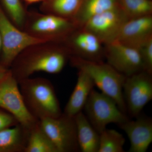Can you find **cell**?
Listing matches in <instances>:
<instances>
[{
	"instance_id": "cell-23",
	"label": "cell",
	"mask_w": 152,
	"mask_h": 152,
	"mask_svg": "<svg viewBox=\"0 0 152 152\" xmlns=\"http://www.w3.org/2000/svg\"><path fill=\"white\" fill-rule=\"evenodd\" d=\"M0 4L11 21L23 30L28 10L22 0H0Z\"/></svg>"
},
{
	"instance_id": "cell-21",
	"label": "cell",
	"mask_w": 152,
	"mask_h": 152,
	"mask_svg": "<svg viewBox=\"0 0 152 152\" xmlns=\"http://www.w3.org/2000/svg\"><path fill=\"white\" fill-rule=\"evenodd\" d=\"M125 141L124 137L118 132L106 128L100 133L98 152H124Z\"/></svg>"
},
{
	"instance_id": "cell-15",
	"label": "cell",
	"mask_w": 152,
	"mask_h": 152,
	"mask_svg": "<svg viewBox=\"0 0 152 152\" xmlns=\"http://www.w3.org/2000/svg\"><path fill=\"white\" fill-rule=\"evenodd\" d=\"M94 86L91 77L84 71L78 70L77 83L63 113L70 116L75 117L83 111Z\"/></svg>"
},
{
	"instance_id": "cell-8",
	"label": "cell",
	"mask_w": 152,
	"mask_h": 152,
	"mask_svg": "<svg viewBox=\"0 0 152 152\" xmlns=\"http://www.w3.org/2000/svg\"><path fill=\"white\" fill-rule=\"evenodd\" d=\"M127 115L135 118L152 99V75L142 71L126 77L123 86Z\"/></svg>"
},
{
	"instance_id": "cell-10",
	"label": "cell",
	"mask_w": 152,
	"mask_h": 152,
	"mask_svg": "<svg viewBox=\"0 0 152 152\" xmlns=\"http://www.w3.org/2000/svg\"><path fill=\"white\" fill-rule=\"evenodd\" d=\"M129 20L119 7L92 17L81 28L92 33L105 45L116 40L123 26Z\"/></svg>"
},
{
	"instance_id": "cell-27",
	"label": "cell",
	"mask_w": 152,
	"mask_h": 152,
	"mask_svg": "<svg viewBox=\"0 0 152 152\" xmlns=\"http://www.w3.org/2000/svg\"><path fill=\"white\" fill-rule=\"evenodd\" d=\"M24 2L25 5L26 6L38 3H42L45 0H22Z\"/></svg>"
},
{
	"instance_id": "cell-6",
	"label": "cell",
	"mask_w": 152,
	"mask_h": 152,
	"mask_svg": "<svg viewBox=\"0 0 152 152\" xmlns=\"http://www.w3.org/2000/svg\"><path fill=\"white\" fill-rule=\"evenodd\" d=\"M0 108L11 114L19 124L28 131L39 121L27 107L18 82L10 69L0 81Z\"/></svg>"
},
{
	"instance_id": "cell-18",
	"label": "cell",
	"mask_w": 152,
	"mask_h": 152,
	"mask_svg": "<svg viewBox=\"0 0 152 152\" xmlns=\"http://www.w3.org/2000/svg\"><path fill=\"white\" fill-rule=\"evenodd\" d=\"M119 7L118 0H83L72 20L78 27L81 28L92 17Z\"/></svg>"
},
{
	"instance_id": "cell-2",
	"label": "cell",
	"mask_w": 152,
	"mask_h": 152,
	"mask_svg": "<svg viewBox=\"0 0 152 152\" xmlns=\"http://www.w3.org/2000/svg\"><path fill=\"white\" fill-rule=\"evenodd\" d=\"M18 82L25 103L36 118H56L62 113L54 88L48 80L30 77Z\"/></svg>"
},
{
	"instance_id": "cell-4",
	"label": "cell",
	"mask_w": 152,
	"mask_h": 152,
	"mask_svg": "<svg viewBox=\"0 0 152 152\" xmlns=\"http://www.w3.org/2000/svg\"><path fill=\"white\" fill-rule=\"evenodd\" d=\"M77 28L72 19L41 12L28 10L23 30L37 39L62 43Z\"/></svg>"
},
{
	"instance_id": "cell-12",
	"label": "cell",
	"mask_w": 152,
	"mask_h": 152,
	"mask_svg": "<svg viewBox=\"0 0 152 152\" xmlns=\"http://www.w3.org/2000/svg\"><path fill=\"white\" fill-rule=\"evenodd\" d=\"M71 56L95 61L104 59V45L92 33L81 28L74 30L62 43Z\"/></svg>"
},
{
	"instance_id": "cell-16",
	"label": "cell",
	"mask_w": 152,
	"mask_h": 152,
	"mask_svg": "<svg viewBox=\"0 0 152 152\" xmlns=\"http://www.w3.org/2000/svg\"><path fill=\"white\" fill-rule=\"evenodd\" d=\"M74 118L80 151L82 152H98L100 134L93 127L83 111L76 115Z\"/></svg>"
},
{
	"instance_id": "cell-19",
	"label": "cell",
	"mask_w": 152,
	"mask_h": 152,
	"mask_svg": "<svg viewBox=\"0 0 152 152\" xmlns=\"http://www.w3.org/2000/svg\"><path fill=\"white\" fill-rule=\"evenodd\" d=\"M83 0H45L41 3L40 10L45 13L52 14L72 19L77 12Z\"/></svg>"
},
{
	"instance_id": "cell-1",
	"label": "cell",
	"mask_w": 152,
	"mask_h": 152,
	"mask_svg": "<svg viewBox=\"0 0 152 152\" xmlns=\"http://www.w3.org/2000/svg\"><path fill=\"white\" fill-rule=\"evenodd\" d=\"M70 53L62 43L43 42L27 47L15 58L10 70L18 82L39 72L59 73Z\"/></svg>"
},
{
	"instance_id": "cell-25",
	"label": "cell",
	"mask_w": 152,
	"mask_h": 152,
	"mask_svg": "<svg viewBox=\"0 0 152 152\" xmlns=\"http://www.w3.org/2000/svg\"><path fill=\"white\" fill-rule=\"evenodd\" d=\"M19 124L11 114L0 108V131Z\"/></svg>"
},
{
	"instance_id": "cell-26",
	"label": "cell",
	"mask_w": 152,
	"mask_h": 152,
	"mask_svg": "<svg viewBox=\"0 0 152 152\" xmlns=\"http://www.w3.org/2000/svg\"><path fill=\"white\" fill-rule=\"evenodd\" d=\"M9 70L10 69L4 66L0 63V81L4 77Z\"/></svg>"
},
{
	"instance_id": "cell-28",
	"label": "cell",
	"mask_w": 152,
	"mask_h": 152,
	"mask_svg": "<svg viewBox=\"0 0 152 152\" xmlns=\"http://www.w3.org/2000/svg\"><path fill=\"white\" fill-rule=\"evenodd\" d=\"M2 43L1 38V35H0V56L2 52Z\"/></svg>"
},
{
	"instance_id": "cell-13",
	"label": "cell",
	"mask_w": 152,
	"mask_h": 152,
	"mask_svg": "<svg viewBox=\"0 0 152 152\" xmlns=\"http://www.w3.org/2000/svg\"><path fill=\"white\" fill-rule=\"evenodd\" d=\"M135 118L129 119L119 126L129 140V152H145L152 142V120L141 114Z\"/></svg>"
},
{
	"instance_id": "cell-22",
	"label": "cell",
	"mask_w": 152,
	"mask_h": 152,
	"mask_svg": "<svg viewBox=\"0 0 152 152\" xmlns=\"http://www.w3.org/2000/svg\"><path fill=\"white\" fill-rule=\"evenodd\" d=\"M129 20L152 15V0H118Z\"/></svg>"
},
{
	"instance_id": "cell-24",
	"label": "cell",
	"mask_w": 152,
	"mask_h": 152,
	"mask_svg": "<svg viewBox=\"0 0 152 152\" xmlns=\"http://www.w3.org/2000/svg\"><path fill=\"white\" fill-rule=\"evenodd\" d=\"M141 57L144 71L152 75V37L138 49Z\"/></svg>"
},
{
	"instance_id": "cell-20",
	"label": "cell",
	"mask_w": 152,
	"mask_h": 152,
	"mask_svg": "<svg viewBox=\"0 0 152 152\" xmlns=\"http://www.w3.org/2000/svg\"><path fill=\"white\" fill-rule=\"evenodd\" d=\"M24 152H58L53 142L41 127L39 121L29 131Z\"/></svg>"
},
{
	"instance_id": "cell-5",
	"label": "cell",
	"mask_w": 152,
	"mask_h": 152,
	"mask_svg": "<svg viewBox=\"0 0 152 152\" xmlns=\"http://www.w3.org/2000/svg\"><path fill=\"white\" fill-rule=\"evenodd\" d=\"M83 110L87 119L99 134L109 124H116L119 126L130 119L112 98L94 89Z\"/></svg>"
},
{
	"instance_id": "cell-11",
	"label": "cell",
	"mask_w": 152,
	"mask_h": 152,
	"mask_svg": "<svg viewBox=\"0 0 152 152\" xmlns=\"http://www.w3.org/2000/svg\"><path fill=\"white\" fill-rule=\"evenodd\" d=\"M104 52L107 63L126 77L144 71L138 49L115 40L104 45Z\"/></svg>"
},
{
	"instance_id": "cell-3",
	"label": "cell",
	"mask_w": 152,
	"mask_h": 152,
	"mask_svg": "<svg viewBox=\"0 0 152 152\" xmlns=\"http://www.w3.org/2000/svg\"><path fill=\"white\" fill-rule=\"evenodd\" d=\"M69 61L72 66L86 73L101 92L112 98L120 110L127 115L123 93L126 76L104 61H88L73 56L70 58Z\"/></svg>"
},
{
	"instance_id": "cell-9",
	"label": "cell",
	"mask_w": 152,
	"mask_h": 152,
	"mask_svg": "<svg viewBox=\"0 0 152 152\" xmlns=\"http://www.w3.org/2000/svg\"><path fill=\"white\" fill-rule=\"evenodd\" d=\"M39 121L41 127L58 152L80 151L74 117L62 113L56 118H46Z\"/></svg>"
},
{
	"instance_id": "cell-14",
	"label": "cell",
	"mask_w": 152,
	"mask_h": 152,
	"mask_svg": "<svg viewBox=\"0 0 152 152\" xmlns=\"http://www.w3.org/2000/svg\"><path fill=\"white\" fill-rule=\"evenodd\" d=\"M152 37V15L129 20L123 26L116 41L138 49Z\"/></svg>"
},
{
	"instance_id": "cell-7",
	"label": "cell",
	"mask_w": 152,
	"mask_h": 152,
	"mask_svg": "<svg viewBox=\"0 0 152 152\" xmlns=\"http://www.w3.org/2000/svg\"><path fill=\"white\" fill-rule=\"evenodd\" d=\"M0 35L2 49L0 63L10 69L14 60L27 47L43 41L31 37L11 21L0 4Z\"/></svg>"
},
{
	"instance_id": "cell-17",
	"label": "cell",
	"mask_w": 152,
	"mask_h": 152,
	"mask_svg": "<svg viewBox=\"0 0 152 152\" xmlns=\"http://www.w3.org/2000/svg\"><path fill=\"white\" fill-rule=\"evenodd\" d=\"M28 132L20 124L0 131V152H24Z\"/></svg>"
}]
</instances>
